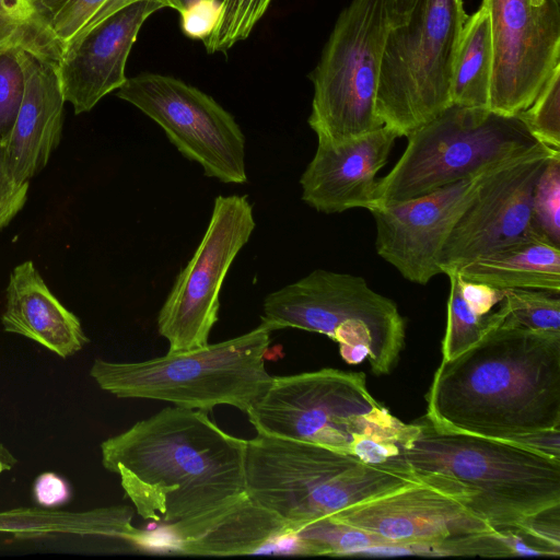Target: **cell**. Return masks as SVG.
<instances>
[{
  "instance_id": "f546056e",
  "label": "cell",
  "mask_w": 560,
  "mask_h": 560,
  "mask_svg": "<svg viewBox=\"0 0 560 560\" xmlns=\"http://www.w3.org/2000/svg\"><path fill=\"white\" fill-rule=\"evenodd\" d=\"M16 48H0V144H4L22 103L25 77Z\"/></svg>"
},
{
  "instance_id": "d6a6232c",
  "label": "cell",
  "mask_w": 560,
  "mask_h": 560,
  "mask_svg": "<svg viewBox=\"0 0 560 560\" xmlns=\"http://www.w3.org/2000/svg\"><path fill=\"white\" fill-rule=\"evenodd\" d=\"M33 495L40 508L55 510L69 502L71 489L63 477L46 471L35 479Z\"/></svg>"
},
{
  "instance_id": "484cf974",
  "label": "cell",
  "mask_w": 560,
  "mask_h": 560,
  "mask_svg": "<svg viewBox=\"0 0 560 560\" xmlns=\"http://www.w3.org/2000/svg\"><path fill=\"white\" fill-rule=\"evenodd\" d=\"M501 323L532 330L560 331L559 293L534 289H506L497 310Z\"/></svg>"
},
{
  "instance_id": "d590c367",
  "label": "cell",
  "mask_w": 560,
  "mask_h": 560,
  "mask_svg": "<svg viewBox=\"0 0 560 560\" xmlns=\"http://www.w3.org/2000/svg\"><path fill=\"white\" fill-rule=\"evenodd\" d=\"M3 464H5V463H3V462L0 459V471H1L2 469H4V468H5V467H2V465H3Z\"/></svg>"
},
{
  "instance_id": "30bf717a",
  "label": "cell",
  "mask_w": 560,
  "mask_h": 560,
  "mask_svg": "<svg viewBox=\"0 0 560 560\" xmlns=\"http://www.w3.org/2000/svg\"><path fill=\"white\" fill-rule=\"evenodd\" d=\"M388 28L387 0H352L339 14L311 75L317 141L337 144L383 126L375 100Z\"/></svg>"
},
{
  "instance_id": "ba28073f",
  "label": "cell",
  "mask_w": 560,
  "mask_h": 560,
  "mask_svg": "<svg viewBox=\"0 0 560 560\" xmlns=\"http://www.w3.org/2000/svg\"><path fill=\"white\" fill-rule=\"evenodd\" d=\"M261 322L328 336L349 364L368 360L375 375L389 374L405 347V319L396 303L360 276L316 269L268 294Z\"/></svg>"
},
{
  "instance_id": "5b68a950",
  "label": "cell",
  "mask_w": 560,
  "mask_h": 560,
  "mask_svg": "<svg viewBox=\"0 0 560 560\" xmlns=\"http://www.w3.org/2000/svg\"><path fill=\"white\" fill-rule=\"evenodd\" d=\"M422 482L410 470L366 463L318 444L257 434L247 440V495L294 533L358 503Z\"/></svg>"
},
{
  "instance_id": "603a6c76",
  "label": "cell",
  "mask_w": 560,
  "mask_h": 560,
  "mask_svg": "<svg viewBox=\"0 0 560 560\" xmlns=\"http://www.w3.org/2000/svg\"><path fill=\"white\" fill-rule=\"evenodd\" d=\"M491 73L490 20L481 2L472 15H467L462 30L452 69V104L488 108Z\"/></svg>"
},
{
  "instance_id": "4fadbf2b",
  "label": "cell",
  "mask_w": 560,
  "mask_h": 560,
  "mask_svg": "<svg viewBox=\"0 0 560 560\" xmlns=\"http://www.w3.org/2000/svg\"><path fill=\"white\" fill-rule=\"evenodd\" d=\"M491 30L488 108L518 115L560 66V0H482Z\"/></svg>"
},
{
  "instance_id": "4316f807",
  "label": "cell",
  "mask_w": 560,
  "mask_h": 560,
  "mask_svg": "<svg viewBox=\"0 0 560 560\" xmlns=\"http://www.w3.org/2000/svg\"><path fill=\"white\" fill-rule=\"evenodd\" d=\"M0 48L24 49L51 59L40 37L35 0H0Z\"/></svg>"
},
{
  "instance_id": "9c48e42d",
  "label": "cell",
  "mask_w": 560,
  "mask_h": 560,
  "mask_svg": "<svg viewBox=\"0 0 560 560\" xmlns=\"http://www.w3.org/2000/svg\"><path fill=\"white\" fill-rule=\"evenodd\" d=\"M466 18L464 0H418L406 22L389 26L375 112L398 137L452 105V69Z\"/></svg>"
},
{
  "instance_id": "f1b7e54d",
  "label": "cell",
  "mask_w": 560,
  "mask_h": 560,
  "mask_svg": "<svg viewBox=\"0 0 560 560\" xmlns=\"http://www.w3.org/2000/svg\"><path fill=\"white\" fill-rule=\"evenodd\" d=\"M518 116L539 143L560 150V66Z\"/></svg>"
},
{
  "instance_id": "5bb4252c",
  "label": "cell",
  "mask_w": 560,
  "mask_h": 560,
  "mask_svg": "<svg viewBox=\"0 0 560 560\" xmlns=\"http://www.w3.org/2000/svg\"><path fill=\"white\" fill-rule=\"evenodd\" d=\"M560 150L540 144L483 178L475 198L447 237L440 257L442 273L517 240L538 234L533 224V195L548 159Z\"/></svg>"
},
{
  "instance_id": "ac0fdd59",
  "label": "cell",
  "mask_w": 560,
  "mask_h": 560,
  "mask_svg": "<svg viewBox=\"0 0 560 560\" xmlns=\"http://www.w3.org/2000/svg\"><path fill=\"white\" fill-rule=\"evenodd\" d=\"M398 135L386 126L341 143L318 141L301 176L302 199L324 213L371 210L376 174L386 164Z\"/></svg>"
},
{
  "instance_id": "8fae6325",
  "label": "cell",
  "mask_w": 560,
  "mask_h": 560,
  "mask_svg": "<svg viewBox=\"0 0 560 560\" xmlns=\"http://www.w3.org/2000/svg\"><path fill=\"white\" fill-rule=\"evenodd\" d=\"M155 121L186 159L222 183L247 182L245 137L234 117L210 95L174 77L140 73L116 92Z\"/></svg>"
},
{
  "instance_id": "52a82bcc",
  "label": "cell",
  "mask_w": 560,
  "mask_h": 560,
  "mask_svg": "<svg viewBox=\"0 0 560 560\" xmlns=\"http://www.w3.org/2000/svg\"><path fill=\"white\" fill-rule=\"evenodd\" d=\"M406 138L397 163L377 179L373 208L487 173L541 144L518 115L453 104Z\"/></svg>"
},
{
  "instance_id": "2e32d148",
  "label": "cell",
  "mask_w": 560,
  "mask_h": 560,
  "mask_svg": "<svg viewBox=\"0 0 560 560\" xmlns=\"http://www.w3.org/2000/svg\"><path fill=\"white\" fill-rule=\"evenodd\" d=\"M489 172L420 197L371 209L378 256L417 284H427L442 273L440 257L444 244Z\"/></svg>"
},
{
  "instance_id": "7402d4cb",
  "label": "cell",
  "mask_w": 560,
  "mask_h": 560,
  "mask_svg": "<svg viewBox=\"0 0 560 560\" xmlns=\"http://www.w3.org/2000/svg\"><path fill=\"white\" fill-rule=\"evenodd\" d=\"M462 279L498 290L560 293V246L540 234L517 240L457 270Z\"/></svg>"
},
{
  "instance_id": "1f68e13d",
  "label": "cell",
  "mask_w": 560,
  "mask_h": 560,
  "mask_svg": "<svg viewBox=\"0 0 560 560\" xmlns=\"http://www.w3.org/2000/svg\"><path fill=\"white\" fill-rule=\"evenodd\" d=\"M220 7L221 0H200L178 12L183 33L191 39L203 42L218 23Z\"/></svg>"
},
{
  "instance_id": "4dcf8cb0",
  "label": "cell",
  "mask_w": 560,
  "mask_h": 560,
  "mask_svg": "<svg viewBox=\"0 0 560 560\" xmlns=\"http://www.w3.org/2000/svg\"><path fill=\"white\" fill-rule=\"evenodd\" d=\"M30 182L16 180L9 171L4 148L0 144V231L23 209Z\"/></svg>"
},
{
  "instance_id": "9a60e30c",
  "label": "cell",
  "mask_w": 560,
  "mask_h": 560,
  "mask_svg": "<svg viewBox=\"0 0 560 560\" xmlns=\"http://www.w3.org/2000/svg\"><path fill=\"white\" fill-rule=\"evenodd\" d=\"M330 518L408 552L431 553L443 542L495 532L467 508L463 497L423 481L358 503Z\"/></svg>"
},
{
  "instance_id": "83f0119b",
  "label": "cell",
  "mask_w": 560,
  "mask_h": 560,
  "mask_svg": "<svg viewBox=\"0 0 560 560\" xmlns=\"http://www.w3.org/2000/svg\"><path fill=\"white\" fill-rule=\"evenodd\" d=\"M533 224L538 234L560 246V152L548 159L535 185Z\"/></svg>"
},
{
  "instance_id": "7c38bea8",
  "label": "cell",
  "mask_w": 560,
  "mask_h": 560,
  "mask_svg": "<svg viewBox=\"0 0 560 560\" xmlns=\"http://www.w3.org/2000/svg\"><path fill=\"white\" fill-rule=\"evenodd\" d=\"M255 225L253 206L246 195L215 198L203 237L177 276L158 316V330L167 340L168 352L208 343L218 322L223 281Z\"/></svg>"
},
{
  "instance_id": "3957f363",
  "label": "cell",
  "mask_w": 560,
  "mask_h": 560,
  "mask_svg": "<svg viewBox=\"0 0 560 560\" xmlns=\"http://www.w3.org/2000/svg\"><path fill=\"white\" fill-rule=\"evenodd\" d=\"M402 455L416 477L466 500L493 530L560 505V457L526 445L411 423Z\"/></svg>"
},
{
  "instance_id": "44dd1931",
  "label": "cell",
  "mask_w": 560,
  "mask_h": 560,
  "mask_svg": "<svg viewBox=\"0 0 560 560\" xmlns=\"http://www.w3.org/2000/svg\"><path fill=\"white\" fill-rule=\"evenodd\" d=\"M175 551L205 557L257 553L310 556L304 541L285 521L248 495L206 533L177 545Z\"/></svg>"
},
{
  "instance_id": "836d02e7",
  "label": "cell",
  "mask_w": 560,
  "mask_h": 560,
  "mask_svg": "<svg viewBox=\"0 0 560 560\" xmlns=\"http://www.w3.org/2000/svg\"><path fill=\"white\" fill-rule=\"evenodd\" d=\"M418 0H387L389 26H396L407 21Z\"/></svg>"
},
{
  "instance_id": "e0dca14e",
  "label": "cell",
  "mask_w": 560,
  "mask_h": 560,
  "mask_svg": "<svg viewBox=\"0 0 560 560\" xmlns=\"http://www.w3.org/2000/svg\"><path fill=\"white\" fill-rule=\"evenodd\" d=\"M164 5L135 2L112 14L63 47L57 73L65 101L75 115L90 112L127 81L126 63L141 26Z\"/></svg>"
},
{
  "instance_id": "8992f818",
  "label": "cell",
  "mask_w": 560,
  "mask_h": 560,
  "mask_svg": "<svg viewBox=\"0 0 560 560\" xmlns=\"http://www.w3.org/2000/svg\"><path fill=\"white\" fill-rule=\"evenodd\" d=\"M273 328L265 323L232 339L139 361L95 359L90 376L119 398H142L208 412L229 405L247 412L272 377L265 364Z\"/></svg>"
},
{
  "instance_id": "d6986e66",
  "label": "cell",
  "mask_w": 560,
  "mask_h": 560,
  "mask_svg": "<svg viewBox=\"0 0 560 560\" xmlns=\"http://www.w3.org/2000/svg\"><path fill=\"white\" fill-rule=\"evenodd\" d=\"M16 54L25 89L3 148L10 173L25 183L47 165L60 142L66 101L54 60L24 49Z\"/></svg>"
},
{
  "instance_id": "7a4b0ae2",
  "label": "cell",
  "mask_w": 560,
  "mask_h": 560,
  "mask_svg": "<svg viewBox=\"0 0 560 560\" xmlns=\"http://www.w3.org/2000/svg\"><path fill=\"white\" fill-rule=\"evenodd\" d=\"M433 424L560 457V331L493 324L441 361L425 396Z\"/></svg>"
},
{
  "instance_id": "d4e9b609",
  "label": "cell",
  "mask_w": 560,
  "mask_h": 560,
  "mask_svg": "<svg viewBox=\"0 0 560 560\" xmlns=\"http://www.w3.org/2000/svg\"><path fill=\"white\" fill-rule=\"evenodd\" d=\"M450 280L447 317L442 339V361H448L463 353L485 335L501 318L497 311L487 315L479 314L467 301L462 289L458 271L445 273Z\"/></svg>"
},
{
  "instance_id": "e575fe53",
  "label": "cell",
  "mask_w": 560,
  "mask_h": 560,
  "mask_svg": "<svg viewBox=\"0 0 560 560\" xmlns=\"http://www.w3.org/2000/svg\"><path fill=\"white\" fill-rule=\"evenodd\" d=\"M168 1V8L176 10L177 12H180L182 10L190 7L191 4L200 1V0H167Z\"/></svg>"
},
{
  "instance_id": "277c9868",
  "label": "cell",
  "mask_w": 560,
  "mask_h": 560,
  "mask_svg": "<svg viewBox=\"0 0 560 560\" xmlns=\"http://www.w3.org/2000/svg\"><path fill=\"white\" fill-rule=\"evenodd\" d=\"M246 415L257 434L314 443L412 471L402 455L411 424L370 394L362 372L326 368L273 376Z\"/></svg>"
},
{
  "instance_id": "6da1fadb",
  "label": "cell",
  "mask_w": 560,
  "mask_h": 560,
  "mask_svg": "<svg viewBox=\"0 0 560 560\" xmlns=\"http://www.w3.org/2000/svg\"><path fill=\"white\" fill-rule=\"evenodd\" d=\"M246 443L207 412L172 406L104 440L100 448L103 467L119 477L137 514L162 525L175 551L247 495Z\"/></svg>"
},
{
  "instance_id": "ffe728a7",
  "label": "cell",
  "mask_w": 560,
  "mask_h": 560,
  "mask_svg": "<svg viewBox=\"0 0 560 560\" xmlns=\"http://www.w3.org/2000/svg\"><path fill=\"white\" fill-rule=\"evenodd\" d=\"M4 331L25 337L66 359L89 342L79 317L49 290L32 260L13 268L1 315Z\"/></svg>"
},
{
  "instance_id": "cb8c5ba5",
  "label": "cell",
  "mask_w": 560,
  "mask_h": 560,
  "mask_svg": "<svg viewBox=\"0 0 560 560\" xmlns=\"http://www.w3.org/2000/svg\"><path fill=\"white\" fill-rule=\"evenodd\" d=\"M142 0H35L40 37L57 62L63 47L112 14ZM168 8L167 0H153Z\"/></svg>"
}]
</instances>
